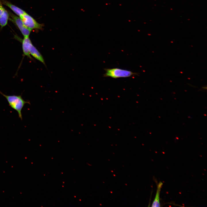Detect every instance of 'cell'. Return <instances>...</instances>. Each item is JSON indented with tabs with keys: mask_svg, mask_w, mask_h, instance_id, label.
<instances>
[{
	"mask_svg": "<svg viewBox=\"0 0 207 207\" xmlns=\"http://www.w3.org/2000/svg\"><path fill=\"white\" fill-rule=\"evenodd\" d=\"M23 39L26 44L30 55L45 65V61L42 55L32 44L29 37H24Z\"/></svg>",
	"mask_w": 207,
	"mask_h": 207,
	"instance_id": "obj_5",
	"label": "cell"
},
{
	"mask_svg": "<svg viewBox=\"0 0 207 207\" xmlns=\"http://www.w3.org/2000/svg\"><path fill=\"white\" fill-rule=\"evenodd\" d=\"M5 10V9L3 7L0 0V16L3 13Z\"/></svg>",
	"mask_w": 207,
	"mask_h": 207,
	"instance_id": "obj_9",
	"label": "cell"
},
{
	"mask_svg": "<svg viewBox=\"0 0 207 207\" xmlns=\"http://www.w3.org/2000/svg\"><path fill=\"white\" fill-rule=\"evenodd\" d=\"M9 15V20L12 21L20 30L24 37H29L31 31L24 25L21 19L8 11Z\"/></svg>",
	"mask_w": 207,
	"mask_h": 207,
	"instance_id": "obj_3",
	"label": "cell"
},
{
	"mask_svg": "<svg viewBox=\"0 0 207 207\" xmlns=\"http://www.w3.org/2000/svg\"><path fill=\"white\" fill-rule=\"evenodd\" d=\"M163 183L160 181L157 186V189L155 199L152 204V207H160V195Z\"/></svg>",
	"mask_w": 207,
	"mask_h": 207,
	"instance_id": "obj_7",
	"label": "cell"
},
{
	"mask_svg": "<svg viewBox=\"0 0 207 207\" xmlns=\"http://www.w3.org/2000/svg\"><path fill=\"white\" fill-rule=\"evenodd\" d=\"M0 0L2 4L9 7L16 14L20 17L22 16L26 13L24 10L6 0Z\"/></svg>",
	"mask_w": 207,
	"mask_h": 207,
	"instance_id": "obj_6",
	"label": "cell"
},
{
	"mask_svg": "<svg viewBox=\"0 0 207 207\" xmlns=\"http://www.w3.org/2000/svg\"><path fill=\"white\" fill-rule=\"evenodd\" d=\"M9 18V15L8 11L5 9L0 16V25L1 29L7 24Z\"/></svg>",
	"mask_w": 207,
	"mask_h": 207,
	"instance_id": "obj_8",
	"label": "cell"
},
{
	"mask_svg": "<svg viewBox=\"0 0 207 207\" xmlns=\"http://www.w3.org/2000/svg\"><path fill=\"white\" fill-rule=\"evenodd\" d=\"M0 93L6 99L9 106L17 111L19 118L22 120V110L25 104H30V101L25 100L22 98L21 95H8L4 94L0 91Z\"/></svg>",
	"mask_w": 207,
	"mask_h": 207,
	"instance_id": "obj_1",
	"label": "cell"
},
{
	"mask_svg": "<svg viewBox=\"0 0 207 207\" xmlns=\"http://www.w3.org/2000/svg\"><path fill=\"white\" fill-rule=\"evenodd\" d=\"M24 25L31 31L33 30H42L44 26L43 24L38 23L33 18L26 12L20 17Z\"/></svg>",
	"mask_w": 207,
	"mask_h": 207,
	"instance_id": "obj_4",
	"label": "cell"
},
{
	"mask_svg": "<svg viewBox=\"0 0 207 207\" xmlns=\"http://www.w3.org/2000/svg\"><path fill=\"white\" fill-rule=\"evenodd\" d=\"M104 77H110L114 78H127L138 75V73L132 71L118 68H105Z\"/></svg>",
	"mask_w": 207,
	"mask_h": 207,
	"instance_id": "obj_2",
	"label": "cell"
}]
</instances>
